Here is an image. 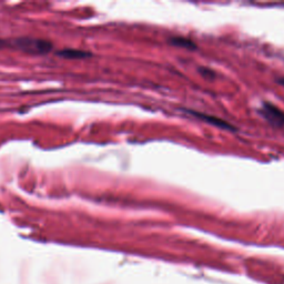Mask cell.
I'll return each instance as SVG.
<instances>
[{
    "instance_id": "5b68a950",
    "label": "cell",
    "mask_w": 284,
    "mask_h": 284,
    "mask_svg": "<svg viewBox=\"0 0 284 284\" xmlns=\"http://www.w3.org/2000/svg\"><path fill=\"white\" fill-rule=\"evenodd\" d=\"M169 42H170L172 46H178V47H182L187 49L197 48V46H195V44L192 40L188 39V38H184V37H172L170 38Z\"/></svg>"
},
{
    "instance_id": "6da1fadb",
    "label": "cell",
    "mask_w": 284,
    "mask_h": 284,
    "mask_svg": "<svg viewBox=\"0 0 284 284\" xmlns=\"http://www.w3.org/2000/svg\"><path fill=\"white\" fill-rule=\"evenodd\" d=\"M14 46L20 50L34 53V55H44L49 52L52 49V44L44 39H37V38H18L14 41Z\"/></svg>"
},
{
    "instance_id": "277c9868",
    "label": "cell",
    "mask_w": 284,
    "mask_h": 284,
    "mask_svg": "<svg viewBox=\"0 0 284 284\" xmlns=\"http://www.w3.org/2000/svg\"><path fill=\"white\" fill-rule=\"evenodd\" d=\"M190 113H193V114H195V117L201 118L206 122H211V124H213L214 126H220V128L228 129V130H234V128L232 126H230V124H228V122H225L223 120H221V119L211 117V116H208V114H202V113H199V112H194V111H190Z\"/></svg>"
},
{
    "instance_id": "8992f818",
    "label": "cell",
    "mask_w": 284,
    "mask_h": 284,
    "mask_svg": "<svg viewBox=\"0 0 284 284\" xmlns=\"http://www.w3.org/2000/svg\"><path fill=\"white\" fill-rule=\"evenodd\" d=\"M200 72L205 77H216V74L212 72V70H210L208 68H200Z\"/></svg>"
},
{
    "instance_id": "7a4b0ae2",
    "label": "cell",
    "mask_w": 284,
    "mask_h": 284,
    "mask_svg": "<svg viewBox=\"0 0 284 284\" xmlns=\"http://www.w3.org/2000/svg\"><path fill=\"white\" fill-rule=\"evenodd\" d=\"M262 116L272 125H284V112L272 103H264L262 107Z\"/></svg>"
},
{
    "instance_id": "3957f363",
    "label": "cell",
    "mask_w": 284,
    "mask_h": 284,
    "mask_svg": "<svg viewBox=\"0 0 284 284\" xmlns=\"http://www.w3.org/2000/svg\"><path fill=\"white\" fill-rule=\"evenodd\" d=\"M57 55L67 59H83L91 56L90 52L79 50V49H64L57 52Z\"/></svg>"
},
{
    "instance_id": "52a82bcc",
    "label": "cell",
    "mask_w": 284,
    "mask_h": 284,
    "mask_svg": "<svg viewBox=\"0 0 284 284\" xmlns=\"http://www.w3.org/2000/svg\"><path fill=\"white\" fill-rule=\"evenodd\" d=\"M2 44H3V42H2V40H0V47H1V46H2Z\"/></svg>"
}]
</instances>
